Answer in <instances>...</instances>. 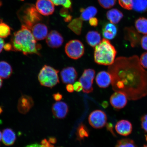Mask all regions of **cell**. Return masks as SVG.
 <instances>
[{
    "label": "cell",
    "instance_id": "cell-26",
    "mask_svg": "<svg viewBox=\"0 0 147 147\" xmlns=\"http://www.w3.org/2000/svg\"><path fill=\"white\" fill-rule=\"evenodd\" d=\"M81 13V18L84 21H87L96 15L97 10L94 7L90 6L86 9H84Z\"/></svg>",
    "mask_w": 147,
    "mask_h": 147
},
{
    "label": "cell",
    "instance_id": "cell-22",
    "mask_svg": "<svg viewBox=\"0 0 147 147\" xmlns=\"http://www.w3.org/2000/svg\"><path fill=\"white\" fill-rule=\"evenodd\" d=\"M106 16L110 23L113 24L118 23L123 16L122 13L116 9H111L108 11Z\"/></svg>",
    "mask_w": 147,
    "mask_h": 147
},
{
    "label": "cell",
    "instance_id": "cell-21",
    "mask_svg": "<svg viewBox=\"0 0 147 147\" xmlns=\"http://www.w3.org/2000/svg\"><path fill=\"white\" fill-rule=\"evenodd\" d=\"M2 140L3 143L6 146H11L14 144L16 140L15 133L11 129H5L3 130Z\"/></svg>",
    "mask_w": 147,
    "mask_h": 147
},
{
    "label": "cell",
    "instance_id": "cell-16",
    "mask_svg": "<svg viewBox=\"0 0 147 147\" xmlns=\"http://www.w3.org/2000/svg\"><path fill=\"white\" fill-rule=\"evenodd\" d=\"M115 129L119 135L126 136L131 133L133 127L129 121L121 120L119 121L115 125Z\"/></svg>",
    "mask_w": 147,
    "mask_h": 147
},
{
    "label": "cell",
    "instance_id": "cell-52",
    "mask_svg": "<svg viewBox=\"0 0 147 147\" xmlns=\"http://www.w3.org/2000/svg\"><path fill=\"white\" fill-rule=\"evenodd\" d=\"M145 137H146V139L147 142V135H145Z\"/></svg>",
    "mask_w": 147,
    "mask_h": 147
},
{
    "label": "cell",
    "instance_id": "cell-55",
    "mask_svg": "<svg viewBox=\"0 0 147 147\" xmlns=\"http://www.w3.org/2000/svg\"><path fill=\"white\" fill-rule=\"evenodd\" d=\"M142 147H147V144L144 145V146Z\"/></svg>",
    "mask_w": 147,
    "mask_h": 147
},
{
    "label": "cell",
    "instance_id": "cell-36",
    "mask_svg": "<svg viewBox=\"0 0 147 147\" xmlns=\"http://www.w3.org/2000/svg\"><path fill=\"white\" fill-rule=\"evenodd\" d=\"M140 44L142 48L147 51V34L143 36L141 38Z\"/></svg>",
    "mask_w": 147,
    "mask_h": 147
},
{
    "label": "cell",
    "instance_id": "cell-45",
    "mask_svg": "<svg viewBox=\"0 0 147 147\" xmlns=\"http://www.w3.org/2000/svg\"><path fill=\"white\" fill-rule=\"evenodd\" d=\"M5 45V41L2 38H0V53L2 51Z\"/></svg>",
    "mask_w": 147,
    "mask_h": 147
},
{
    "label": "cell",
    "instance_id": "cell-4",
    "mask_svg": "<svg viewBox=\"0 0 147 147\" xmlns=\"http://www.w3.org/2000/svg\"><path fill=\"white\" fill-rule=\"evenodd\" d=\"M18 17L22 23L31 30L36 24L42 21V17L34 5L26 4L20 9L18 13Z\"/></svg>",
    "mask_w": 147,
    "mask_h": 147
},
{
    "label": "cell",
    "instance_id": "cell-27",
    "mask_svg": "<svg viewBox=\"0 0 147 147\" xmlns=\"http://www.w3.org/2000/svg\"><path fill=\"white\" fill-rule=\"evenodd\" d=\"M135 26L138 32L144 34H147V19L140 18L136 21Z\"/></svg>",
    "mask_w": 147,
    "mask_h": 147
},
{
    "label": "cell",
    "instance_id": "cell-5",
    "mask_svg": "<svg viewBox=\"0 0 147 147\" xmlns=\"http://www.w3.org/2000/svg\"><path fill=\"white\" fill-rule=\"evenodd\" d=\"M59 72L58 70L50 66L45 65L38 74V81L42 86L51 88L54 87L59 83Z\"/></svg>",
    "mask_w": 147,
    "mask_h": 147
},
{
    "label": "cell",
    "instance_id": "cell-14",
    "mask_svg": "<svg viewBox=\"0 0 147 147\" xmlns=\"http://www.w3.org/2000/svg\"><path fill=\"white\" fill-rule=\"evenodd\" d=\"M69 110V106L63 102H56L52 106L53 114L55 117L58 119L65 118L68 113Z\"/></svg>",
    "mask_w": 147,
    "mask_h": 147
},
{
    "label": "cell",
    "instance_id": "cell-1",
    "mask_svg": "<svg viewBox=\"0 0 147 147\" xmlns=\"http://www.w3.org/2000/svg\"><path fill=\"white\" fill-rule=\"evenodd\" d=\"M113 89L124 94L129 100H139L147 95V71L137 55L120 57L109 66Z\"/></svg>",
    "mask_w": 147,
    "mask_h": 147
},
{
    "label": "cell",
    "instance_id": "cell-44",
    "mask_svg": "<svg viewBox=\"0 0 147 147\" xmlns=\"http://www.w3.org/2000/svg\"><path fill=\"white\" fill-rule=\"evenodd\" d=\"M66 89L69 93H72L74 91L73 85L70 84H67V86H66Z\"/></svg>",
    "mask_w": 147,
    "mask_h": 147
},
{
    "label": "cell",
    "instance_id": "cell-32",
    "mask_svg": "<svg viewBox=\"0 0 147 147\" xmlns=\"http://www.w3.org/2000/svg\"><path fill=\"white\" fill-rule=\"evenodd\" d=\"M117 0H98L99 4L105 9H109L114 5Z\"/></svg>",
    "mask_w": 147,
    "mask_h": 147
},
{
    "label": "cell",
    "instance_id": "cell-29",
    "mask_svg": "<svg viewBox=\"0 0 147 147\" xmlns=\"http://www.w3.org/2000/svg\"><path fill=\"white\" fill-rule=\"evenodd\" d=\"M115 147H137L134 141L129 139H123L117 141Z\"/></svg>",
    "mask_w": 147,
    "mask_h": 147
},
{
    "label": "cell",
    "instance_id": "cell-49",
    "mask_svg": "<svg viewBox=\"0 0 147 147\" xmlns=\"http://www.w3.org/2000/svg\"><path fill=\"white\" fill-rule=\"evenodd\" d=\"M102 105L105 108H107L108 106V103L107 101H104L102 102Z\"/></svg>",
    "mask_w": 147,
    "mask_h": 147
},
{
    "label": "cell",
    "instance_id": "cell-28",
    "mask_svg": "<svg viewBox=\"0 0 147 147\" xmlns=\"http://www.w3.org/2000/svg\"><path fill=\"white\" fill-rule=\"evenodd\" d=\"M77 139L79 140L89 137V130L85 125L82 124L79 126L77 130Z\"/></svg>",
    "mask_w": 147,
    "mask_h": 147
},
{
    "label": "cell",
    "instance_id": "cell-8",
    "mask_svg": "<svg viewBox=\"0 0 147 147\" xmlns=\"http://www.w3.org/2000/svg\"><path fill=\"white\" fill-rule=\"evenodd\" d=\"M88 119L90 124L93 127L100 129L106 125L107 119L106 113L104 111L96 110L92 112Z\"/></svg>",
    "mask_w": 147,
    "mask_h": 147
},
{
    "label": "cell",
    "instance_id": "cell-31",
    "mask_svg": "<svg viewBox=\"0 0 147 147\" xmlns=\"http://www.w3.org/2000/svg\"><path fill=\"white\" fill-rule=\"evenodd\" d=\"M54 5L57 6L62 5L64 8L71 9V0H51Z\"/></svg>",
    "mask_w": 147,
    "mask_h": 147
},
{
    "label": "cell",
    "instance_id": "cell-47",
    "mask_svg": "<svg viewBox=\"0 0 147 147\" xmlns=\"http://www.w3.org/2000/svg\"><path fill=\"white\" fill-rule=\"evenodd\" d=\"M49 142L51 144H54L57 142V140L55 137H50L49 138Z\"/></svg>",
    "mask_w": 147,
    "mask_h": 147
},
{
    "label": "cell",
    "instance_id": "cell-2",
    "mask_svg": "<svg viewBox=\"0 0 147 147\" xmlns=\"http://www.w3.org/2000/svg\"><path fill=\"white\" fill-rule=\"evenodd\" d=\"M11 41L13 51L21 52L25 55H40L41 45L37 43L31 31L25 26L22 25L21 29L14 33Z\"/></svg>",
    "mask_w": 147,
    "mask_h": 147
},
{
    "label": "cell",
    "instance_id": "cell-13",
    "mask_svg": "<svg viewBox=\"0 0 147 147\" xmlns=\"http://www.w3.org/2000/svg\"><path fill=\"white\" fill-rule=\"evenodd\" d=\"M127 97L124 94L115 92L110 97V104L115 109H122L127 104Z\"/></svg>",
    "mask_w": 147,
    "mask_h": 147
},
{
    "label": "cell",
    "instance_id": "cell-23",
    "mask_svg": "<svg viewBox=\"0 0 147 147\" xmlns=\"http://www.w3.org/2000/svg\"><path fill=\"white\" fill-rule=\"evenodd\" d=\"M13 70L11 66L5 61H0V78L8 79L12 75Z\"/></svg>",
    "mask_w": 147,
    "mask_h": 147
},
{
    "label": "cell",
    "instance_id": "cell-30",
    "mask_svg": "<svg viewBox=\"0 0 147 147\" xmlns=\"http://www.w3.org/2000/svg\"><path fill=\"white\" fill-rule=\"evenodd\" d=\"M11 34V29L8 25L5 23H0V38H5Z\"/></svg>",
    "mask_w": 147,
    "mask_h": 147
},
{
    "label": "cell",
    "instance_id": "cell-50",
    "mask_svg": "<svg viewBox=\"0 0 147 147\" xmlns=\"http://www.w3.org/2000/svg\"><path fill=\"white\" fill-rule=\"evenodd\" d=\"M1 79L0 78V89H1L3 85V80Z\"/></svg>",
    "mask_w": 147,
    "mask_h": 147
},
{
    "label": "cell",
    "instance_id": "cell-39",
    "mask_svg": "<svg viewBox=\"0 0 147 147\" xmlns=\"http://www.w3.org/2000/svg\"><path fill=\"white\" fill-rule=\"evenodd\" d=\"M89 23L90 25L92 26L95 27L98 24V20L96 18H92L89 20Z\"/></svg>",
    "mask_w": 147,
    "mask_h": 147
},
{
    "label": "cell",
    "instance_id": "cell-38",
    "mask_svg": "<svg viewBox=\"0 0 147 147\" xmlns=\"http://www.w3.org/2000/svg\"><path fill=\"white\" fill-rule=\"evenodd\" d=\"M73 86L74 90L76 92H80L82 90V86L80 82H75Z\"/></svg>",
    "mask_w": 147,
    "mask_h": 147
},
{
    "label": "cell",
    "instance_id": "cell-3",
    "mask_svg": "<svg viewBox=\"0 0 147 147\" xmlns=\"http://www.w3.org/2000/svg\"><path fill=\"white\" fill-rule=\"evenodd\" d=\"M117 51L108 40L103 38L95 47L94 61L100 65L110 66L113 63Z\"/></svg>",
    "mask_w": 147,
    "mask_h": 147
},
{
    "label": "cell",
    "instance_id": "cell-7",
    "mask_svg": "<svg viewBox=\"0 0 147 147\" xmlns=\"http://www.w3.org/2000/svg\"><path fill=\"white\" fill-rule=\"evenodd\" d=\"M95 74V71L93 69L84 70L82 76L79 79V81L82 86L84 92L89 93L93 92V84Z\"/></svg>",
    "mask_w": 147,
    "mask_h": 147
},
{
    "label": "cell",
    "instance_id": "cell-12",
    "mask_svg": "<svg viewBox=\"0 0 147 147\" xmlns=\"http://www.w3.org/2000/svg\"><path fill=\"white\" fill-rule=\"evenodd\" d=\"M62 82L64 84H73L77 80L78 73L73 67L64 68L60 73Z\"/></svg>",
    "mask_w": 147,
    "mask_h": 147
},
{
    "label": "cell",
    "instance_id": "cell-11",
    "mask_svg": "<svg viewBox=\"0 0 147 147\" xmlns=\"http://www.w3.org/2000/svg\"><path fill=\"white\" fill-rule=\"evenodd\" d=\"M64 42L62 35L56 30H51L48 34L46 42L49 47L52 48H58L61 47Z\"/></svg>",
    "mask_w": 147,
    "mask_h": 147
},
{
    "label": "cell",
    "instance_id": "cell-53",
    "mask_svg": "<svg viewBox=\"0 0 147 147\" xmlns=\"http://www.w3.org/2000/svg\"><path fill=\"white\" fill-rule=\"evenodd\" d=\"M2 111V110L1 107H0V113H1Z\"/></svg>",
    "mask_w": 147,
    "mask_h": 147
},
{
    "label": "cell",
    "instance_id": "cell-46",
    "mask_svg": "<svg viewBox=\"0 0 147 147\" xmlns=\"http://www.w3.org/2000/svg\"><path fill=\"white\" fill-rule=\"evenodd\" d=\"M72 18V16L69 15L67 17L64 18V21L66 22H69L71 21Z\"/></svg>",
    "mask_w": 147,
    "mask_h": 147
},
{
    "label": "cell",
    "instance_id": "cell-51",
    "mask_svg": "<svg viewBox=\"0 0 147 147\" xmlns=\"http://www.w3.org/2000/svg\"><path fill=\"white\" fill-rule=\"evenodd\" d=\"M2 134L1 131H0V141H1L2 139Z\"/></svg>",
    "mask_w": 147,
    "mask_h": 147
},
{
    "label": "cell",
    "instance_id": "cell-15",
    "mask_svg": "<svg viewBox=\"0 0 147 147\" xmlns=\"http://www.w3.org/2000/svg\"><path fill=\"white\" fill-rule=\"evenodd\" d=\"M30 30L35 38L38 41L45 39L47 37L48 29L45 24L38 23L33 26Z\"/></svg>",
    "mask_w": 147,
    "mask_h": 147
},
{
    "label": "cell",
    "instance_id": "cell-35",
    "mask_svg": "<svg viewBox=\"0 0 147 147\" xmlns=\"http://www.w3.org/2000/svg\"><path fill=\"white\" fill-rule=\"evenodd\" d=\"M141 125L143 129L147 133V114L143 115L141 117Z\"/></svg>",
    "mask_w": 147,
    "mask_h": 147
},
{
    "label": "cell",
    "instance_id": "cell-6",
    "mask_svg": "<svg viewBox=\"0 0 147 147\" xmlns=\"http://www.w3.org/2000/svg\"><path fill=\"white\" fill-rule=\"evenodd\" d=\"M65 51L69 57L76 60L80 58L84 55V47L83 44L80 40H74L66 44Z\"/></svg>",
    "mask_w": 147,
    "mask_h": 147
},
{
    "label": "cell",
    "instance_id": "cell-43",
    "mask_svg": "<svg viewBox=\"0 0 147 147\" xmlns=\"http://www.w3.org/2000/svg\"><path fill=\"white\" fill-rule=\"evenodd\" d=\"M3 49L7 51H12V47L11 44L10 43H7L5 44Z\"/></svg>",
    "mask_w": 147,
    "mask_h": 147
},
{
    "label": "cell",
    "instance_id": "cell-25",
    "mask_svg": "<svg viewBox=\"0 0 147 147\" xmlns=\"http://www.w3.org/2000/svg\"><path fill=\"white\" fill-rule=\"evenodd\" d=\"M131 9L139 12L147 11V0H131Z\"/></svg>",
    "mask_w": 147,
    "mask_h": 147
},
{
    "label": "cell",
    "instance_id": "cell-24",
    "mask_svg": "<svg viewBox=\"0 0 147 147\" xmlns=\"http://www.w3.org/2000/svg\"><path fill=\"white\" fill-rule=\"evenodd\" d=\"M83 26V20L81 18H75L71 22L67 27L78 35L81 34Z\"/></svg>",
    "mask_w": 147,
    "mask_h": 147
},
{
    "label": "cell",
    "instance_id": "cell-33",
    "mask_svg": "<svg viewBox=\"0 0 147 147\" xmlns=\"http://www.w3.org/2000/svg\"><path fill=\"white\" fill-rule=\"evenodd\" d=\"M119 4L124 8L127 10H131V0H118Z\"/></svg>",
    "mask_w": 147,
    "mask_h": 147
},
{
    "label": "cell",
    "instance_id": "cell-56",
    "mask_svg": "<svg viewBox=\"0 0 147 147\" xmlns=\"http://www.w3.org/2000/svg\"><path fill=\"white\" fill-rule=\"evenodd\" d=\"M1 19H0V23H1Z\"/></svg>",
    "mask_w": 147,
    "mask_h": 147
},
{
    "label": "cell",
    "instance_id": "cell-9",
    "mask_svg": "<svg viewBox=\"0 0 147 147\" xmlns=\"http://www.w3.org/2000/svg\"><path fill=\"white\" fill-rule=\"evenodd\" d=\"M124 33L125 40L130 42L132 47H138L140 45L141 36L133 27H126Z\"/></svg>",
    "mask_w": 147,
    "mask_h": 147
},
{
    "label": "cell",
    "instance_id": "cell-18",
    "mask_svg": "<svg viewBox=\"0 0 147 147\" xmlns=\"http://www.w3.org/2000/svg\"><path fill=\"white\" fill-rule=\"evenodd\" d=\"M96 82L99 87L106 88L109 87L111 83V78L109 72L102 71L97 74Z\"/></svg>",
    "mask_w": 147,
    "mask_h": 147
},
{
    "label": "cell",
    "instance_id": "cell-37",
    "mask_svg": "<svg viewBox=\"0 0 147 147\" xmlns=\"http://www.w3.org/2000/svg\"><path fill=\"white\" fill-rule=\"evenodd\" d=\"M69 11L68 9L63 8L61 9L60 11V14L61 16L64 18H65L69 15Z\"/></svg>",
    "mask_w": 147,
    "mask_h": 147
},
{
    "label": "cell",
    "instance_id": "cell-48",
    "mask_svg": "<svg viewBox=\"0 0 147 147\" xmlns=\"http://www.w3.org/2000/svg\"><path fill=\"white\" fill-rule=\"evenodd\" d=\"M26 147H41V145L38 144V143H35V144L28 145Z\"/></svg>",
    "mask_w": 147,
    "mask_h": 147
},
{
    "label": "cell",
    "instance_id": "cell-54",
    "mask_svg": "<svg viewBox=\"0 0 147 147\" xmlns=\"http://www.w3.org/2000/svg\"><path fill=\"white\" fill-rule=\"evenodd\" d=\"M2 5V3L1 1H0V7L1 6V5Z\"/></svg>",
    "mask_w": 147,
    "mask_h": 147
},
{
    "label": "cell",
    "instance_id": "cell-34",
    "mask_svg": "<svg viewBox=\"0 0 147 147\" xmlns=\"http://www.w3.org/2000/svg\"><path fill=\"white\" fill-rule=\"evenodd\" d=\"M141 65L143 68L147 69V52L143 53L140 58Z\"/></svg>",
    "mask_w": 147,
    "mask_h": 147
},
{
    "label": "cell",
    "instance_id": "cell-40",
    "mask_svg": "<svg viewBox=\"0 0 147 147\" xmlns=\"http://www.w3.org/2000/svg\"><path fill=\"white\" fill-rule=\"evenodd\" d=\"M41 147H55L53 145L51 144L47 139H45L41 142Z\"/></svg>",
    "mask_w": 147,
    "mask_h": 147
},
{
    "label": "cell",
    "instance_id": "cell-42",
    "mask_svg": "<svg viewBox=\"0 0 147 147\" xmlns=\"http://www.w3.org/2000/svg\"><path fill=\"white\" fill-rule=\"evenodd\" d=\"M53 98L55 101H59L62 98V95L59 93L54 94L53 95Z\"/></svg>",
    "mask_w": 147,
    "mask_h": 147
},
{
    "label": "cell",
    "instance_id": "cell-41",
    "mask_svg": "<svg viewBox=\"0 0 147 147\" xmlns=\"http://www.w3.org/2000/svg\"><path fill=\"white\" fill-rule=\"evenodd\" d=\"M106 128L107 130L109 131L113 135L115 136V134L113 131V125L111 123H108L106 124Z\"/></svg>",
    "mask_w": 147,
    "mask_h": 147
},
{
    "label": "cell",
    "instance_id": "cell-19",
    "mask_svg": "<svg viewBox=\"0 0 147 147\" xmlns=\"http://www.w3.org/2000/svg\"><path fill=\"white\" fill-rule=\"evenodd\" d=\"M117 32V27L115 24L107 23L102 29V35L104 38L108 40L113 39L116 36Z\"/></svg>",
    "mask_w": 147,
    "mask_h": 147
},
{
    "label": "cell",
    "instance_id": "cell-10",
    "mask_svg": "<svg viewBox=\"0 0 147 147\" xmlns=\"http://www.w3.org/2000/svg\"><path fill=\"white\" fill-rule=\"evenodd\" d=\"M36 8L40 14L45 16L52 14L55 11L54 4L51 0H38Z\"/></svg>",
    "mask_w": 147,
    "mask_h": 147
},
{
    "label": "cell",
    "instance_id": "cell-20",
    "mask_svg": "<svg viewBox=\"0 0 147 147\" xmlns=\"http://www.w3.org/2000/svg\"><path fill=\"white\" fill-rule=\"evenodd\" d=\"M86 42L90 46L94 47L101 41L100 34L95 31H90L88 32L86 36Z\"/></svg>",
    "mask_w": 147,
    "mask_h": 147
},
{
    "label": "cell",
    "instance_id": "cell-17",
    "mask_svg": "<svg viewBox=\"0 0 147 147\" xmlns=\"http://www.w3.org/2000/svg\"><path fill=\"white\" fill-rule=\"evenodd\" d=\"M34 102L32 97L27 95H23L18 101V110L22 113H26L32 108Z\"/></svg>",
    "mask_w": 147,
    "mask_h": 147
}]
</instances>
